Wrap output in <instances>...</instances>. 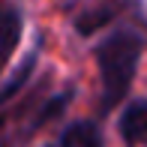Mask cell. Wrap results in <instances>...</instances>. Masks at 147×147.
<instances>
[{
  "label": "cell",
  "instance_id": "cell-1",
  "mask_svg": "<svg viewBox=\"0 0 147 147\" xmlns=\"http://www.w3.org/2000/svg\"><path fill=\"white\" fill-rule=\"evenodd\" d=\"M147 48V27L144 21L138 24H120L111 33H105L93 45V57L99 66V81H102V102L99 111L111 114L132 90L138 63Z\"/></svg>",
  "mask_w": 147,
  "mask_h": 147
},
{
  "label": "cell",
  "instance_id": "cell-2",
  "mask_svg": "<svg viewBox=\"0 0 147 147\" xmlns=\"http://www.w3.org/2000/svg\"><path fill=\"white\" fill-rule=\"evenodd\" d=\"M135 9H141L138 0H93V3H87L72 18V24H75V30L81 33V36H90V33H96L99 27H105V24H111L114 18H120L123 12H135Z\"/></svg>",
  "mask_w": 147,
  "mask_h": 147
},
{
  "label": "cell",
  "instance_id": "cell-3",
  "mask_svg": "<svg viewBox=\"0 0 147 147\" xmlns=\"http://www.w3.org/2000/svg\"><path fill=\"white\" fill-rule=\"evenodd\" d=\"M117 132L126 141V147H144L147 144V99H135V102H129L123 108Z\"/></svg>",
  "mask_w": 147,
  "mask_h": 147
},
{
  "label": "cell",
  "instance_id": "cell-4",
  "mask_svg": "<svg viewBox=\"0 0 147 147\" xmlns=\"http://www.w3.org/2000/svg\"><path fill=\"white\" fill-rule=\"evenodd\" d=\"M57 147H105L102 132H99V123L90 117L72 120L60 129L57 135Z\"/></svg>",
  "mask_w": 147,
  "mask_h": 147
},
{
  "label": "cell",
  "instance_id": "cell-5",
  "mask_svg": "<svg viewBox=\"0 0 147 147\" xmlns=\"http://www.w3.org/2000/svg\"><path fill=\"white\" fill-rule=\"evenodd\" d=\"M72 87H66V90H60V93H54V96H48L42 105H39V111L30 117V123L21 129V138H30L33 132H39L45 123H51V120H57L60 114H63L66 108H69V102H72Z\"/></svg>",
  "mask_w": 147,
  "mask_h": 147
},
{
  "label": "cell",
  "instance_id": "cell-6",
  "mask_svg": "<svg viewBox=\"0 0 147 147\" xmlns=\"http://www.w3.org/2000/svg\"><path fill=\"white\" fill-rule=\"evenodd\" d=\"M36 63H39V45L30 51L27 57L21 60V66H18L15 72H12L9 78H6L3 84H0V108H6V105L12 102V99L18 96L24 87H27V81H30V75L36 72Z\"/></svg>",
  "mask_w": 147,
  "mask_h": 147
},
{
  "label": "cell",
  "instance_id": "cell-7",
  "mask_svg": "<svg viewBox=\"0 0 147 147\" xmlns=\"http://www.w3.org/2000/svg\"><path fill=\"white\" fill-rule=\"evenodd\" d=\"M18 12H21V9H18L15 3H9V0H0V27H3L9 18H15Z\"/></svg>",
  "mask_w": 147,
  "mask_h": 147
}]
</instances>
